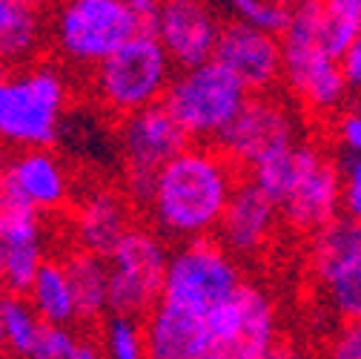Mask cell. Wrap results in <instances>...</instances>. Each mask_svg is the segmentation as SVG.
<instances>
[{
    "label": "cell",
    "instance_id": "9c48e42d",
    "mask_svg": "<svg viewBox=\"0 0 361 359\" xmlns=\"http://www.w3.org/2000/svg\"><path fill=\"white\" fill-rule=\"evenodd\" d=\"M212 359H264L276 353V307L261 288L244 285L207 313Z\"/></svg>",
    "mask_w": 361,
    "mask_h": 359
},
{
    "label": "cell",
    "instance_id": "4fadbf2b",
    "mask_svg": "<svg viewBox=\"0 0 361 359\" xmlns=\"http://www.w3.org/2000/svg\"><path fill=\"white\" fill-rule=\"evenodd\" d=\"M276 216H279V204L269 199L252 178L235 184L230 204L218 221L221 245L238 256L258 253L267 245V239L273 236Z\"/></svg>",
    "mask_w": 361,
    "mask_h": 359
},
{
    "label": "cell",
    "instance_id": "ac0fdd59",
    "mask_svg": "<svg viewBox=\"0 0 361 359\" xmlns=\"http://www.w3.org/2000/svg\"><path fill=\"white\" fill-rule=\"evenodd\" d=\"M69 285L75 293V307L80 322H98L109 313V261L92 250H75L63 259Z\"/></svg>",
    "mask_w": 361,
    "mask_h": 359
},
{
    "label": "cell",
    "instance_id": "3957f363",
    "mask_svg": "<svg viewBox=\"0 0 361 359\" xmlns=\"http://www.w3.org/2000/svg\"><path fill=\"white\" fill-rule=\"evenodd\" d=\"M247 98L250 89L215 58L180 69L164 93L166 110L187 129L192 141H218L221 132L235 121Z\"/></svg>",
    "mask_w": 361,
    "mask_h": 359
},
{
    "label": "cell",
    "instance_id": "44dd1931",
    "mask_svg": "<svg viewBox=\"0 0 361 359\" xmlns=\"http://www.w3.org/2000/svg\"><path fill=\"white\" fill-rule=\"evenodd\" d=\"M310 153H312V147H295V144L276 150L250 167V178L281 207L287 201V196L293 193L295 182L301 178Z\"/></svg>",
    "mask_w": 361,
    "mask_h": 359
},
{
    "label": "cell",
    "instance_id": "4dcf8cb0",
    "mask_svg": "<svg viewBox=\"0 0 361 359\" xmlns=\"http://www.w3.org/2000/svg\"><path fill=\"white\" fill-rule=\"evenodd\" d=\"M333 356H338V359H361V319L347 322V328L336 339Z\"/></svg>",
    "mask_w": 361,
    "mask_h": 359
},
{
    "label": "cell",
    "instance_id": "7c38bea8",
    "mask_svg": "<svg viewBox=\"0 0 361 359\" xmlns=\"http://www.w3.org/2000/svg\"><path fill=\"white\" fill-rule=\"evenodd\" d=\"M221 18L209 0H164L158 37L178 69H190L215 58Z\"/></svg>",
    "mask_w": 361,
    "mask_h": 359
},
{
    "label": "cell",
    "instance_id": "1f68e13d",
    "mask_svg": "<svg viewBox=\"0 0 361 359\" xmlns=\"http://www.w3.org/2000/svg\"><path fill=\"white\" fill-rule=\"evenodd\" d=\"M338 139L350 153H361V112H350L341 118Z\"/></svg>",
    "mask_w": 361,
    "mask_h": 359
},
{
    "label": "cell",
    "instance_id": "ba28073f",
    "mask_svg": "<svg viewBox=\"0 0 361 359\" xmlns=\"http://www.w3.org/2000/svg\"><path fill=\"white\" fill-rule=\"evenodd\" d=\"M169 250L164 239L144 228H129L118 247L106 256L109 261V313H147L164 296V279Z\"/></svg>",
    "mask_w": 361,
    "mask_h": 359
},
{
    "label": "cell",
    "instance_id": "f1b7e54d",
    "mask_svg": "<svg viewBox=\"0 0 361 359\" xmlns=\"http://www.w3.org/2000/svg\"><path fill=\"white\" fill-rule=\"evenodd\" d=\"M338 170H341V204H344V213L361 221V153L344 155Z\"/></svg>",
    "mask_w": 361,
    "mask_h": 359
},
{
    "label": "cell",
    "instance_id": "4316f807",
    "mask_svg": "<svg viewBox=\"0 0 361 359\" xmlns=\"http://www.w3.org/2000/svg\"><path fill=\"white\" fill-rule=\"evenodd\" d=\"M104 351L80 339L69 325H58V322H47L40 331L37 348H35V359H98Z\"/></svg>",
    "mask_w": 361,
    "mask_h": 359
},
{
    "label": "cell",
    "instance_id": "6da1fadb",
    "mask_svg": "<svg viewBox=\"0 0 361 359\" xmlns=\"http://www.w3.org/2000/svg\"><path fill=\"white\" fill-rule=\"evenodd\" d=\"M235 170L227 153L187 147L158 172L149 213L161 236L198 239L218 230V221L235 190Z\"/></svg>",
    "mask_w": 361,
    "mask_h": 359
},
{
    "label": "cell",
    "instance_id": "5b68a950",
    "mask_svg": "<svg viewBox=\"0 0 361 359\" xmlns=\"http://www.w3.org/2000/svg\"><path fill=\"white\" fill-rule=\"evenodd\" d=\"M135 35L129 0H61L52 18L55 49L75 66H98Z\"/></svg>",
    "mask_w": 361,
    "mask_h": 359
},
{
    "label": "cell",
    "instance_id": "52a82bcc",
    "mask_svg": "<svg viewBox=\"0 0 361 359\" xmlns=\"http://www.w3.org/2000/svg\"><path fill=\"white\" fill-rule=\"evenodd\" d=\"M238 288L241 273L227 256V247L212 242L209 236H198L180 242V247L169 256L161 299L207 317Z\"/></svg>",
    "mask_w": 361,
    "mask_h": 359
},
{
    "label": "cell",
    "instance_id": "8992f818",
    "mask_svg": "<svg viewBox=\"0 0 361 359\" xmlns=\"http://www.w3.org/2000/svg\"><path fill=\"white\" fill-rule=\"evenodd\" d=\"M121 158H123V182L135 204L149 207L158 172L180 150L190 147L187 129L175 121L164 101L149 104L123 115L121 124Z\"/></svg>",
    "mask_w": 361,
    "mask_h": 359
},
{
    "label": "cell",
    "instance_id": "ffe728a7",
    "mask_svg": "<svg viewBox=\"0 0 361 359\" xmlns=\"http://www.w3.org/2000/svg\"><path fill=\"white\" fill-rule=\"evenodd\" d=\"M29 302L40 313L43 322L72 325L78 319L75 293L69 285V273L63 261H43V267L35 276V285L29 290Z\"/></svg>",
    "mask_w": 361,
    "mask_h": 359
},
{
    "label": "cell",
    "instance_id": "d590c367",
    "mask_svg": "<svg viewBox=\"0 0 361 359\" xmlns=\"http://www.w3.org/2000/svg\"><path fill=\"white\" fill-rule=\"evenodd\" d=\"M0 353H6V336H4V317H0Z\"/></svg>",
    "mask_w": 361,
    "mask_h": 359
},
{
    "label": "cell",
    "instance_id": "83f0119b",
    "mask_svg": "<svg viewBox=\"0 0 361 359\" xmlns=\"http://www.w3.org/2000/svg\"><path fill=\"white\" fill-rule=\"evenodd\" d=\"M230 9L238 12V18L261 26V29H269L281 35L290 23V6L284 4V0H224Z\"/></svg>",
    "mask_w": 361,
    "mask_h": 359
},
{
    "label": "cell",
    "instance_id": "d6a6232c",
    "mask_svg": "<svg viewBox=\"0 0 361 359\" xmlns=\"http://www.w3.org/2000/svg\"><path fill=\"white\" fill-rule=\"evenodd\" d=\"M341 69H344L347 83L361 89V37H358V40L353 43V47L341 55Z\"/></svg>",
    "mask_w": 361,
    "mask_h": 359
},
{
    "label": "cell",
    "instance_id": "8fae6325",
    "mask_svg": "<svg viewBox=\"0 0 361 359\" xmlns=\"http://www.w3.org/2000/svg\"><path fill=\"white\" fill-rule=\"evenodd\" d=\"M235 164L252 167L255 161L267 158L269 153L295 144V124L290 112L267 95L247 98L235 121L221 132L215 141Z\"/></svg>",
    "mask_w": 361,
    "mask_h": 359
},
{
    "label": "cell",
    "instance_id": "30bf717a",
    "mask_svg": "<svg viewBox=\"0 0 361 359\" xmlns=\"http://www.w3.org/2000/svg\"><path fill=\"white\" fill-rule=\"evenodd\" d=\"M215 61L227 66L250 93H267L279 75H284V47L279 35L244 18L224 23Z\"/></svg>",
    "mask_w": 361,
    "mask_h": 359
},
{
    "label": "cell",
    "instance_id": "74e56055",
    "mask_svg": "<svg viewBox=\"0 0 361 359\" xmlns=\"http://www.w3.org/2000/svg\"><path fill=\"white\" fill-rule=\"evenodd\" d=\"M284 4H287V0H284Z\"/></svg>",
    "mask_w": 361,
    "mask_h": 359
},
{
    "label": "cell",
    "instance_id": "484cf974",
    "mask_svg": "<svg viewBox=\"0 0 361 359\" xmlns=\"http://www.w3.org/2000/svg\"><path fill=\"white\" fill-rule=\"evenodd\" d=\"M43 245L40 242H12L6 245V264H4V288L6 293L29 296L35 276L43 267Z\"/></svg>",
    "mask_w": 361,
    "mask_h": 359
},
{
    "label": "cell",
    "instance_id": "7a4b0ae2",
    "mask_svg": "<svg viewBox=\"0 0 361 359\" xmlns=\"http://www.w3.org/2000/svg\"><path fill=\"white\" fill-rule=\"evenodd\" d=\"M66 110V81L58 66H23L0 83V141L29 150L58 141Z\"/></svg>",
    "mask_w": 361,
    "mask_h": 359
},
{
    "label": "cell",
    "instance_id": "cb8c5ba5",
    "mask_svg": "<svg viewBox=\"0 0 361 359\" xmlns=\"http://www.w3.org/2000/svg\"><path fill=\"white\" fill-rule=\"evenodd\" d=\"M361 37V0H322V40L324 49L341 55Z\"/></svg>",
    "mask_w": 361,
    "mask_h": 359
},
{
    "label": "cell",
    "instance_id": "7402d4cb",
    "mask_svg": "<svg viewBox=\"0 0 361 359\" xmlns=\"http://www.w3.org/2000/svg\"><path fill=\"white\" fill-rule=\"evenodd\" d=\"M315 273L324 282L330 305L336 307L338 317H344L347 322L361 319V250L347 253L344 259L322 267Z\"/></svg>",
    "mask_w": 361,
    "mask_h": 359
},
{
    "label": "cell",
    "instance_id": "d4e9b609",
    "mask_svg": "<svg viewBox=\"0 0 361 359\" xmlns=\"http://www.w3.org/2000/svg\"><path fill=\"white\" fill-rule=\"evenodd\" d=\"M104 353L112 359H141L147 356V328L141 317L132 313H109L104 322V336H101Z\"/></svg>",
    "mask_w": 361,
    "mask_h": 359
},
{
    "label": "cell",
    "instance_id": "d6986e66",
    "mask_svg": "<svg viewBox=\"0 0 361 359\" xmlns=\"http://www.w3.org/2000/svg\"><path fill=\"white\" fill-rule=\"evenodd\" d=\"M43 40L37 6L26 0H0V69L26 66Z\"/></svg>",
    "mask_w": 361,
    "mask_h": 359
},
{
    "label": "cell",
    "instance_id": "2e32d148",
    "mask_svg": "<svg viewBox=\"0 0 361 359\" xmlns=\"http://www.w3.org/2000/svg\"><path fill=\"white\" fill-rule=\"evenodd\" d=\"M9 182L40 210L52 213L69 201V172L49 153V147L20 150L9 164Z\"/></svg>",
    "mask_w": 361,
    "mask_h": 359
},
{
    "label": "cell",
    "instance_id": "277c9868",
    "mask_svg": "<svg viewBox=\"0 0 361 359\" xmlns=\"http://www.w3.org/2000/svg\"><path fill=\"white\" fill-rule=\"evenodd\" d=\"M172 58L158 35L138 32L95 66L92 93L115 115H129L164 101L172 81Z\"/></svg>",
    "mask_w": 361,
    "mask_h": 359
},
{
    "label": "cell",
    "instance_id": "9a60e30c",
    "mask_svg": "<svg viewBox=\"0 0 361 359\" xmlns=\"http://www.w3.org/2000/svg\"><path fill=\"white\" fill-rule=\"evenodd\" d=\"M338 204H341V170L312 150L301 178L295 182L287 201L281 204V213L295 230L315 233L330 218H336Z\"/></svg>",
    "mask_w": 361,
    "mask_h": 359
},
{
    "label": "cell",
    "instance_id": "8d00e7d4",
    "mask_svg": "<svg viewBox=\"0 0 361 359\" xmlns=\"http://www.w3.org/2000/svg\"><path fill=\"white\" fill-rule=\"evenodd\" d=\"M4 78H6V72H4V69H0V83H4Z\"/></svg>",
    "mask_w": 361,
    "mask_h": 359
},
{
    "label": "cell",
    "instance_id": "e575fe53",
    "mask_svg": "<svg viewBox=\"0 0 361 359\" xmlns=\"http://www.w3.org/2000/svg\"><path fill=\"white\" fill-rule=\"evenodd\" d=\"M4 264H6V239L0 233V285H4Z\"/></svg>",
    "mask_w": 361,
    "mask_h": 359
},
{
    "label": "cell",
    "instance_id": "5bb4252c",
    "mask_svg": "<svg viewBox=\"0 0 361 359\" xmlns=\"http://www.w3.org/2000/svg\"><path fill=\"white\" fill-rule=\"evenodd\" d=\"M147 356L152 359H212L207 317L172 302H158L144 319Z\"/></svg>",
    "mask_w": 361,
    "mask_h": 359
},
{
    "label": "cell",
    "instance_id": "836d02e7",
    "mask_svg": "<svg viewBox=\"0 0 361 359\" xmlns=\"http://www.w3.org/2000/svg\"><path fill=\"white\" fill-rule=\"evenodd\" d=\"M9 164H12V158L6 155V144L0 141V190H4V184H6V175H9Z\"/></svg>",
    "mask_w": 361,
    "mask_h": 359
},
{
    "label": "cell",
    "instance_id": "603a6c76",
    "mask_svg": "<svg viewBox=\"0 0 361 359\" xmlns=\"http://www.w3.org/2000/svg\"><path fill=\"white\" fill-rule=\"evenodd\" d=\"M0 317H4V336H6V353L9 356H35L43 322L29 296L6 293L0 296Z\"/></svg>",
    "mask_w": 361,
    "mask_h": 359
},
{
    "label": "cell",
    "instance_id": "f546056e",
    "mask_svg": "<svg viewBox=\"0 0 361 359\" xmlns=\"http://www.w3.org/2000/svg\"><path fill=\"white\" fill-rule=\"evenodd\" d=\"M129 9H132V15H135V23H138V32H144V35H158L164 0H129Z\"/></svg>",
    "mask_w": 361,
    "mask_h": 359
},
{
    "label": "cell",
    "instance_id": "e0dca14e",
    "mask_svg": "<svg viewBox=\"0 0 361 359\" xmlns=\"http://www.w3.org/2000/svg\"><path fill=\"white\" fill-rule=\"evenodd\" d=\"M132 228V216L129 204L121 193L112 190H92L75 213V236L80 247L109 256L118 242L129 233Z\"/></svg>",
    "mask_w": 361,
    "mask_h": 359
}]
</instances>
